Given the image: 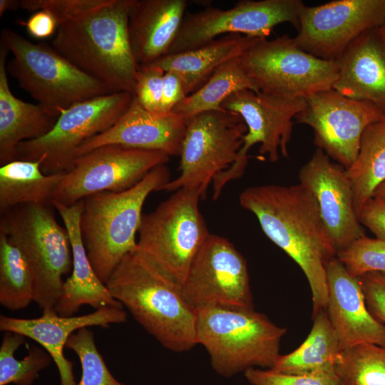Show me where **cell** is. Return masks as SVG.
Listing matches in <instances>:
<instances>
[{"label":"cell","instance_id":"6da1fadb","mask_svg":"<svg viewBox=\"0 0 385 385\" xmlns=\"http://www.w3.org/2000/svg\"><path fill=\"white\" fill-rule=\"evenodd\" d=\"M239 202L304 272L312 292V317L326 310V266L337 257V250L312 193L299 183L262 185L245 189Z\"/></svg>","mask_w":385,"mask_h":385},{"label":"cell","instance_id":"7a4b0ae2","mask_svg":"<svg viewBox=\"0 0 385 385\" xmlns=\"http://www.w3.org/2000/svg\"><path fill=\"white\" fill-rule=\"evenodd\" d=\"M134 0H96L57 24L52 48L111 93L134 95L138 65L128 31Z\"/></svg>","mask_w":385,"mask_h":385},{"label":"cell","instance_id":"3957f363","mask_svg":"<svg viewBox=\"0 0 385 385\" xmlns=\"http://www.w3.org/2000/svg\"><path fill=\"white\" fill-rule=\"evenodd\" d=\"M106 284L164 348L181 353L197 345V311L181 286L137 249L121 260Z\"/></svg>","mask_w":385,"mask_h":385},{"label":"cell","instance_id":"277c9868","mask_svg":"<svg viewBox=\"0 0 385 385\" xmlns=\"http://www.w3.org/2000/svg\"><path fill=\"white\" fill-rule=\"evenodd\" d=\"M169 174L166 165H161L125 191H105L83 199L82 240L94 271L104 284L121 260L137 249L144 202L153 191H158L170 180Z\"/></svg>","mask_w":385,"mask_h":385},{"label":"cell","instance_id":"5b68a950","mask_svg":"<svg viewBox=\"0 0 385 385\" xmlns=\"http://www.w3.org/2000/svg\"><path fill=\"white\" fill-rule=\"evenodd\" d=\"M287 329L254 308L212 307L197 310L196 342L213 370L230 378L249 368L272 369Z\"/></svg>","mask_w":385,"mask_h":385},{"label":"cell","instance_id":"8992f818","mask_svg":"<svg viewBox=\"0 0 385 385\" xmlns=\"http://www.w3.org/2000/svg\"><path fill=\"white\" fill-rule=\"evenodd\" d=\"M0 43L13 55L6 63L7 73L54 118L76 103L111 93L51 46L33 43L9 29H2Z\"/></svg>","mask_w":385,"mask_h":385},{"label":"cell","instance_id":"52a82bcc","mask_svg":"<svg viewBox=\"0 0 385 385\" xmlns=\"http://www.w3.org/2000/svg\"><path fill=\"white\" fill-rule=\"evenodd\" d=\"M52 203L22 204L1 214L0 230L22 252L35 277L34 302L54 308L72 270L68 231L56 221Z\"/></svg>","mask_w":385,"mask_h":385},{"label":"cell","instance_id":"ba28073f","mask_svg":"<svg viewBox=\"0 0 385 385\" xmlns=\"http://www.w3.org/2000/svg\"><path fill=\"white\" fill-rule=\"evenodd\" d=\"M247 132L243 119L235 112L209 111L192 117L187 123L182 143L180 173L158 191L193 190L203 198L212 183V197L216 200L226 171L239 159L245 158L239 153Z\"/></svg>","mask_w":385,"mask_h":385},{"label":"cell","instance_id":"9c48e42d","mask_svg":"<svg viewBox=\"0 0 385 385\" xmlns=\"http://www.w3.org/2000/svg\"><path fill=\"white\" fill-rule=\"evenodd\" d=\"M200 194L180 189L154 210L143 214L137 250L180 286L210 234L200 210Z\"/></svg>","mask_w":385,"mask_h":385},{"label":"cell","instance_id":"30bf717a","mask_svg":"<svg viewBox=\"0 0 385 385\" xmlns=\"http://www.w3.org/2000/svg\"><path fill=\"white\" fill-rule=\"evenodd\" d=\"M239 59L258 92L282 98H305L332 89L338 77L337 61L304 51L287 34L257 38Z\"/></svg>","mask_w":385,"mask_h":385},{"label":"cell","instance_id":"8fae6325","mask_svg":"<svg viewBox=\"0 0 385 385\" xmlns=\"http://www.w3.org/2000/svg\"><path fill=\"white\" fill-rule=\"evenodd\" d=\"M133 98L129 93H113L62 110L48 133L19 144L15 160H40L41 170L46 175L68 171L72 167L77 148L113 125Z\"/></svg>","mask_w":385,"mask_h":385},{"label":"cell","instance_id":"7c38bea8","mask_svg":"<svg viewBox=\"0 0 385 385\" xmlns=\"http://www.w3.org/2000/svg\"><path fill=\"white\" fill-rule=\"evenodd\" d=\"M169 160L170 156L158 151L119 145L98 147L73 160L71 168L63 173L52 202L70 206L96 193L125 191Z\"/></svg>","mask_w":385,"mask_h":385},{"label":"cell","instance_id":"4fadbf2b","mask_svg":"<svg viewBox=\"0 0 385 385\" xmlns=\"http://www.w3.org/2000/svg\"><path fill=\"white\" fill-rule=\"evenodd\" d=\"M304 6L301 0H242L228 9L208 6L185 14L167 55L197 48L222 35L267 38L276 26L283 23H289L297 30Z\"/></svg>","mask_w":385,"mask_h":385},{"label":"cell","instance_id":"5bb4252c","mask_svg":"<svg viewBox=\"0 0 385 385\" xmlns=\"http://www.w3.org/2000/svg\"><path fill=\"white\" fill-rule=\"evenodd\" d=\"M304 100V108L294 118L309 126L317 148L345 169L357 157L364 130L385 117L372 103L348 98L333 88L317 92Z\"/></svg>","mask_w":385,"mask_h":385},{"label":"cell","instance_id":"9a60e30c","mask_svg":"<svg viewBox=\"0 0 385 385\" xmlns=\"http://www.w3.org/2000/svg\"><path fill=\"white\" fill-rule=\"evenodd\" d=\"M197 311L212 307L254 308L247 262L227 238L210 234L181 284Z\"/></svg>","mask_w":385,"mask_h":385},{"label":"cell","instance_id":"2e32d148","mask_svg":"<svg viewBox=\"0 0 385 385\" xmlns=\"http://www.w3.org/2000/svg\"><path fill=\"white\" fill-rule=\"evenodd\" d=\"M385 19V0H334L303 8L293 38L304 51L337 61L364 33L378 29Z\"/></svg>","mask_w":385,"mask_h":385},{"label":"cell","instance_id":"e0dca14e","mask_svg":"<svg viewBox=\"0 0 385 385\" xmlns=\"http://www.w3.org/2000/svg\"><path fill=\"white\" fill-rule=\"evenodd\" d=\"M304 106V98H287L249 89L235 92L221 104L222 109L240 115L247 125L240 157H249L250 149L259 143L260 155H267L272 163L280 156L289 157L293 119Z\"/></svg>","mask_w":385,"mask_h":385},{"label":"cell","instance_id":"ac0fdd59","mask_svg":"<svg viewBox=\"0 0 385 385\" xmlns=\"http://www.w3.org/2000/svg\"><path fill=\"white\" fill-rule=\"evenodd\" d=\"M321 149L300 168L299 184L315 198L337 254L365 236L355 211L351 183L345 168Z\"/></svg>","mask_w":385,"mask_h":385},{"label":"cell","instance_id":"d6986e66","mask_svg":"<svg viewBox=\"0 0 385 385\" xmlns=\"http://www.w3.org/2000/svg\"><path fill=\"white\" fill-rule=\"evenodd\" d=\"M123 307H108L80 315L62 317L54 308L42 310L41 316L24 319L0 315V330L18 333L36 342L51 356L60 376V385H77L73 362L64 356L63 349L70 336L89 327H108L127 321Z\"/></svg>","mask_w":385,"mask_h":385},{"label":"cell","instance_id":"ffe728a7","mask_svg":"<svg viewBox=\"0 0 385 385\" xmlns=\"http://www.w3.org/2000/svg\"><path fill=\"white\" fill-rule=\"evenodd\" d=\"M329 319L342 350L369 343L385 346V325L367 308L359 277L336 257L326 266Z\"/></svg>","mask_w":385,"mask_h":385},{"label":"cell","instance_id":"44dd1931","mask_svg":"<svg viewBox=\"0 0 385 385\" xmlns=\"http://www.w3.org/2000/svg\"><path fill=\"white\" fill-rule=\"evenodd\" d=\"M186 127L187 122L173 112L163 115L148 111L133 96L128 108L115 123L83 143L76 150L75 158L106 145L180 155Z\"/></svg>","mask_w":385,"mask_h":385},{"label":"cell","instance_id":"7402d4cb","mask_svg":"<svg viewBox=\"0 0 385 385\" xmlns=\"http://www.w3.org/2000/svg\"><path fill=\"white\" fill-rule=\"evenodd\" d=\"M66 228L72 252L71 275L64 281L61 297L54 309L62 317L74 316L83 305L96 309L123 307L98 277L88 257L81 233L83 200L68 206L52 202Z\"/></svg>","mask_w":385,"mask_h":385},{"label":"cell","instance_id":"603a6c76","mask_svg":"<svg viewBox=\"0 0 385 385\" xmlns=\"http://www.w3.org/2000/svg\"><path fill=\"white\" fill-rule=\"evenodd\" d=\"M186 0H134L128 31L138 66L149 65L167 55L185 15Z\"/></svg>","mask_w":385,"mask_h":385},{"label":"cell","instance_id":"cb8c5ba5","mask_svg":"<svg viewBox=\"0 0 385 385\" xmlns=\"http://www.w3.org/2000/svg\"><path fill=\"white\" fill-rule=\"evenodd\" d=\"M337 62L333 89L348 98L368 101L385 113V44L377 29L356 38Z\"/></svg>","mask_w":385,"mask_h":385},{"label":"cell","instance_id":"d4e9b609","mask_svg":"<svg viewBox=\"0 0 385 385\" xmlns=\"http://www.w3.org/2000/svg\"><path fill=\"white\" fill-rule=\"evenodd\" d=\"M7 48L0 43V164L15 160L19 144L41 138L57 118L39 104L24 102L11 93L6 71Z\"/></svg>","mask_w":385,"mask_h":385},{"label":"cell","instance_id":"484cf974","mask_svg":"<svg viewBox=\"0 0 385 385\" xmlns=\"http://www.w3.org/2000/svg\"><path fill=\"white\" fill-rule=\"evenodd\" d=\"M256 38L238 34H227L197 48L165 55L150 65L164 72L178 73L188 96L206 83L219 66L240 57Z\"/></svg>","mask_w":385,"mask_h":385},{"label":"cell","instance_id":"4316f807","mask_svg":"<svg viewBox=\"0 0 385 385\" xmlns=\"http://www.w3.org/2000/svg\"><path fill=\"white\" fill-rule=\"evenodd\" d=\"M41 161L15 160L0 168V213L22 204L52 203L64 172L46 175Z\"/></svg>","mask_w":385,"mask_h":385},{"label":"cell","instance_id":"83f0119b","mask_svg":"<svg viewBox=\"0 0 385 385\" xmlns=\"http://www.w3.org/2000/svg\"><path fill=\"white\" fill-rule=\"evenodd\" d=\"M312 319V329L303 343L293 351L280 354L271 369L286 374H306L334 369L342 350L327 310L319 312Z\"/></svg>","mask_w":385,"mask_h":385},{"label":"cell","instance_id":"f1b7e54d","mask_svg":"<svg viewBox=\"0 0 385 385\" xmlns=\"http://www.w3.org/2000/svg\"><path fill=\"white\" fill-rule=\"evenodd\" d=\"M345 170L351 183L358 215L373 197L376 189L385 181V117L364 130L357 157Z\"/></svg>","mask_w":385,"mask_h":385},{"label":"cell","instance_id":"f546056e","mask_svg":"<svg viewBox=\"0 0 385 385\" xmlns=\"http://www.w3.org/2000/svg\"><path fill=\"white\" fill-rule=\"evenodd\" d=\"M245 89L258 92L243 71L238 57L219 66L206 83L187 96L172 112L188 123L201 113L222 110L221 104L227 97Z\"/></svg>","mask_w":385,"mask_h":385},{"label":"cell","instance_id":"4dcf8cb0","mask_svg":"<svg viewBox=\"0 0 385 385\" xmlns=\"http://www.w3.org/2000/svg\"><path fill=\"white\" fill-rule=\"evenodd\" d=\"M34 272L19 249L0 230V304L14 311L34 302Z\"/></svg>","mask_w":385,"mask_h":385},{"label":"cell","instance_id":"1f68e13d","mask_svg":"<svg viewBox=\"0 0 385 385\" xmlns=\"http://www.w3.org/2000/svg\"><path fill=\"white\" fill-rule=\"evenodd\" d=\"M334 369L341 385H385V346L364 343L346 349Z\"/></svg>","mask_w":385,"mask_h":385},{"label":"cell","instance_id":"d6a6232c","mask_svg":"<svg viewBox=\"0 0 385 385\" xmlns=\"http://www.w3.org/2000/svg\"><path fill=\"white\" fill-rule=\"evenodd\" d=\"M25 338L18 333L4 332L0 346V385H32L39 372L50 365L52 358L43 347L31 346L20 360L14 356Z\"/></svg>","mask_w":385,"mask_h":385},{"label":"cell","instance_id":"836d02e7","mask_svg":"<svg viewBox=\"0 0 385 385\" xmlns=\"http://www.w3.org/2000/svg\"><path fill=\"white\" fill-rule=\"evenodd\" d=\"M66 347L75 352L81 363V377L77 385H125L109 371L88 327L73 333Z\"/></svg>","mask_w":385,"mask_h":385},{"label":"cell","instance_id":"e575fe53","mask_svg":"<svg viewBox=\"0 0 385 385\" xmlns=\"http://www.w3.org/2000/svg\"><path fill=\"white\" fill-rule=\"evenodd\" d=\"M337 257L355 277L369 272L385 273V241L365 235L339 252Z\"/></svg>","mask_w":385,"mask_h":385},{"label":"cell","instance_id":"d590c367","mask_svg":"<svg viewBox=\"0 0 385 385\" xmlns=\"http://www.w3.org/2000/svg\"><path fill=\"white\" fill-rule=\"evenodd\" d=\"M244 375L251 385H341L334 369L286 374L271 369L249 368Z\"/></svg>","mask_w":385,"mask_h":385},{"label":"cell","instance_id":"8d00e7d4","mask_svg":"<svg viewBox=\"0 0 385 385\" xmlns=\"http://www.w3.org/2000/svg\"><path fill=\"white\" fill-rule=\"evenodd\" d=\"M165 72L153 65L138 66L134 96L148 111L160 114Z\"/></svg>","mask_w":385,"mask_h":385},{"label":"cell","instance_id":"74e56055","mask_svg":"<svg viewBox=\"0 0 385 385\" xmlns=\"http://www.w3.org/2000/svg\"><path fill=\"white\" fill-rule=\"evenodd\" d=\"M359 278L368 309L385 325V273L369 272Z\"/></svg>","mask_w":385,"mask_h":385},{"label":"cell","instance_id":"f35d334b","mask_svg":"<svg viewBox=\"0 0 385 385\" xmlns=\"http://www.w3.org/2000/svg\"><path fill=\"white\" fill-rule=\"evenodd\" d=\"M361 225L369 229L374 236L385 241V200L375 197L369 199L358 215Z\"/></svg>","mask_w":385,"mask_h":385},{"label":"cell","instance_id":"ab89813d","mask_svg":"<svg viewBox=\"0 0 385 385\" xmlns=\"http://www.w3.org/2000/svg\"><path fill=\"white\" fill-rule=\"evenodd\" d=\"M187 96L180 76L175 72L165 71L163 81V93L160 114L168 115Z\"/></svg>","mask_w":385,"mask_h":385},{"label":"cell","instance_id":"60d3db41","mask_svg":"<svg viewBox=\"0 0 385 385\" xmlns=\"http://www.w3.org/2000/svg\"><path fill=\"white\" fill-rule=\"evenodd\" d=\"M19 24L25 26L29 34L37 38H48L57 30L56 19L46 10L34 12L26 21H21Z\"/></svg>","mask_w":385,"mask_h":385},{"label":"cell","instance_id":"b9f144b4","mask_svg":"<svg viewBox=\"0 0 385 385\" xmlns=\"http://www.w3.org/2000/svg\"><path fill=\"white\" fill-rule=\"evenodd\" d=\"M20 7V1L18 0H0V16L8 11L16 10Z\"/></svg>","mask_w":385,"mask_h":385},{"label":"cell","instance_id":"7bdbcfd3","mask_svg":"<svg viewBox=\"0 0 385 385\" xmlns=\"http://www.w3.org/2000/svg\"><path fill=\"white\" fill-rule=\"evenodd\" d=\"M373 197L385 200V181L376 189Z\"/></svg>","mask_w":385,"mask_h":385},{"label":"cell","instance_id":"ee69618b","mask_svg":"<svg viewBox=\"0 0 385 385\" xmlns=\"http://www.w3.org/2000/svg\"><path fill=\"white\" fill-rule=\"evenodd\" d=\"M378 34L385 44V19L382 24L377 29Z\"/></svg>","mask_w":385,"mask_h":385}]
</instances>
